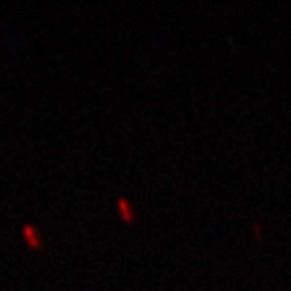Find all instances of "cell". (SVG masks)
<instances>
[{"instance_id": "cell-1", "label": "cell", "mask_w": 291, "mask_h": 291, "mask_svg": "<svg viewBox=\"0 0 291 291\" xmlns=\"http://www.w3.org/2000/svg\"><path fill=\"white\" fill-rule=\"evenodd\" d=\"M21 233H23V238L24 241L28 243L29 247H33V249H39L42 246V236L39 230L36 228L33 224H24L21 226Z\"/></svg>"}, {"instance_id": "cell-3", "label": "cell", "mask_w": 291, "mask_h": 291, "mask_svg": "<svg viewBox=\"0 0 291 291\" xmlns=\"http://www.w3.org/2000/svg\"><path fill=\"white\" fill-rule=\"evenodd\" d=\"M252 230H254V235H256V238H262V236H264V228H262V225L257 224V222H254V224H252Z\"/></svg>"}, {"instance_id": "cell-2", "label": "cell", "mask_w": 291, "mask_h": 291, "mask_svg": "<svg viewBox=\"0 0 291 291\" xmlns=\"http://www.w3.org/2000/svg\"><path fill=\"white\" fill-rule=\"evenodd\" d=\"M116 207H118L120 217L125 222H128V224L134 222V217H136L134 215V207H133V204L130 202V199H126V198H123V196H120V198L116 199Z\"/></svg>"}]
</instances>
